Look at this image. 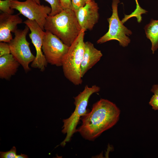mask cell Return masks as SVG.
Instances as JSON below:
<instances>
[{
	"label": "cell",
	"mask_w": 158,
	"mask_h": 158,
	"mask_svg": "<svg viewBox=\"0 0 158 158\" xmlns=\"http://www.w3.org/2000/svg\"><path fill=\"white\" fill-rule=\"evenodd\" d=\"M120 110L113 102L101 99L92 110L81 117V126L77 129L85 139L94 141L104 132L114 126L119 120Z\"/></svg>",
	"instance_id": "cell-1"
},
{
	"label": "cell",
	"mask_w": 158,
	"mask_h": 158,
	"mask_svg": "<svg viewBox=\"0 0 158 158\" xmlns=\"http://www.w3.org/2000/svg\"><path fill=\"white\" fill-rule=\"evenodd\" d=\"M69 47L58 37L48 31H45L43 40L42 50L47 63L57 66L62 62Z\"/></svg>",
	"instance_id": "cell-8"
},
{
	"label": "cell",
	"mask_w": 158,
	"mask_h": 158,
	"mask_svg": "<svg viewBox=\"0 0 158 158\" xmlns=\"http://www.w3.org/2000/svg\"><path fill=\"white\" fill-rule=\"evenodd\" d=\"M10 0H0V10L3 13L8 14H13L14 9L11 8L10 5Z\"/></svg>",
	"instance_id": "cell-16"
},
{
	"label": "cell",
	"mask_w": 158,
	"mask_h": 158,
	"mask_svg": "<svg viewBox=\"0 0 158 158\" xmlns=\"http://www.w3.org/2000/svg\"><path fill=\"white\" fill-rule=\"evenodd\" d=\"M151 91L154 94L158 95V84L152 86L151 90Z\"/></svg>",
	"instance_id": "cell-22"
},
{
	"label": "cell",
	"mask_w": 158,
	"mask_h": 158,
	"mask_svg": "<svg viewBox=\"0 0 158 158\" xmlns=\"http://www.w3.org/2000/svg\"><path fill=\"white\" fill-rule=\"evenodd\" d=\"M19 14H8L3 13L0 15V42L9 43L12 40L11 32L18 29L17 25L23 23Z\"/></svg>",
	"instance_id": "cell-11"
},
{
	"label": "cell",
	"mask_w": 158,
	"mask_h": 158,
	"mask_svg": "<svg viewBox=\"0 0 158 158\" xmlns=\"http://www.w3.org/2000/svg\"><path fill=\"white\" fill-rule=\"evenodd\" d=\"M146 37L151 42V50L153 54L158 49V20L151 19L145 27Z\"/></svg>",
	"instance_id": "cell-14"
},
{
	"label": "cell",
	"mask_w": 158,
	"mask_h": 158,
	"mask_svg": "<svg viewBox=\"0 0 158 158\" xmlns=\"http://www.w3.org/2000/svg\"><path fill=\"white\" fill-rule=\"evenodd\" d=\"M136 4V7L135 10L137 11H141L142 9V8L140 6L138 0H135Z\"/></svg>",
	"instance_id": "cell-23"
},
{
	"label": "cell",
	"mask_w": 158,
	"mask_h": 158,
	"mask_svg": "<svg viewBox=\"0 0 158 158\" xmlns=\"http://www.w3.org/2000/svg\"><path fill=\"white\" fill-rule=\"evenodd\" d=\"M23 23L28 27L30 30L29 37L36 51L35 58L32 62L31 66L43 71L47 63L42 50L43 40L45 32L44 31L35 20L28 19Z\"/></svg>",
	"instance_id": "cell-9"
},
{
	"label": "cell",
	"mask_w": 158,
	"mask_h": 158,
	"mask_svg": "<svg viewBox=\"0 0 158 158\" xmlns=\"http://www.w3.org/2000/svg\"><path fill=\"white\" fill-rule=\"evenodd\" d=\"M29 29L26 25L23 30L17 29L14 33V38L9 43L11 54L26 72L30 70L29 64L35 57L31 51L30 43L26 38Z\"/></svg>",
	"instance_id": "cell-6"
},
{
	"label": "cell",
	"mask_w": 158,
	"mask_h": 158,
	"mask_svg": "<svg viewBox=\"0 0 158 158\" xmlns=\"http://www.w3.org/2000/svg\"><path fill=\"white\" fill-rule=\"evenodd\" d=\"M37 4H40V0H34ZM48 3L51 8V13L49 15L54 16L59 13L63 9L61 8L58 0H44Z\"/></svg>",
	"instance_id": "cell-15"
},
{
	"label": "cell",
	"mask_w": 158,
	"mask_h": 158,
	"mask_svg": "<svg viewBox=\"0 0 158 158\" xmlns=\"http://www.w3.org/2000/svg\"><path fill=\"white\" fill-rule=\"evenodd\" d=\"M100 90V88L95 85L91 87L86 85L84 90L76 97H74L75 110L68 118L63 120V125L62 127V133L66 134V136L61 145L64 146L66 142H69L73 134L77 132L76 128L82 116L87 112V107L89 99L94 93Z\"/></svg>",
	"instance_id": "cell-4"
},
{
	"label": "cell",
	"mask_w": 158,
	"mask_h": 158,
	"mask_svg": "<svg viewBox=\"0 0 158 158\" xmlns=\"http://www.w3.org/2000/svg\"><path fill=\"white\" fill-rule=\"evenodd\" d=\"M92 0H71L73 10L75 12L84 6L87 2Z\"/></svg>",
	"instance_id": "cell-17"
},
{
	"label": "cell",
	"mask_w": 158,
	"mask_h": 158,
	"mask_svg": "<svg viewBox=\"0 0 158 158\" xmlns=\"http://www.w3.org/2000/svg\"><path fill=\"white\" fill-rule=\"evenodd\" d=\"M11 8L18 11L28 19L35 20L44 30L46 19L51 11V7L37 4L34 0L20 1L10 0Z\"/></svg>",
	"instance_id": "cell-7"
},
{
	"label": "cell",
	"mask_w": 158,
	"mask_h": 158,
	"mask_svg": "<svg viewBox=\"0 0 158 158\" xmlns=\"http://www.w3.org/2000/svg\"><path fill=\"white\" fill-rule=\"evenodd\" d=\"M120 2L119 0H112V14L107 19L109 23L108 30L97 40V44H101L115 40L118 41L121 46L125 47L130 43L131 40L128 36L131 35L132 32L123 25L118 17V7Z\"/></svg>",
	"instance_id": "cell-5"
},
{
	"label": "cell",
	"mask_w": 158,
	"mask_h": 158,
	"mask_svg": "<svg viewBox=\"0 0 158 158\" xmlns=\"http://www.w3.org/2000/svg\"><path fill=\"white\" fill-rule=\"evenodd\" d=\"M102 54L100 50L96 48L91 42H85V50L80 66L82 78L87 72L100 59Z\"/></svg>",
	"instance_id": "cell-12"
},
{
	"label": "cell",
	"mask_w": 158,
	"mask_h": 158,
	"mask_svg": "<svg viewBox=\"0 0 158 158\" xmlns=\"http://www.w3.org/2000/svg\"><path fill=\"white\" fill-rule=\"evenodd\" d=\"M28 157L27 155L22 154H21L20 155H17L16 157V158H27Z\"/></svg>",
	"instance_id": "cell-24"
},
{
	"label": "cell",
	"mask_w": 158,
	"mask_h": 158,
	"mask_svg": "<svg viewBox=\"0 0 158 158\" xmlns=\"http://www.w3.org/2000/svg\"><path fill=\"white\" fill-rule=\"evenodd\" d=\"M149 104L154 110H158V95L154 94L151 97L149 102Z\"/></svg>",
	"instance_id": "cell-20"
},
{
	"label": "cell",
	"mask_w": 158,
	"mask_h": 158,
	"mask_svg": "<svg viewBox=\"0 0 158 158\" xmlns=\"http://www.w3.org/2000/svg\"><path fill=\"white\" fill-rule=\"evenodd\" d=\"M99 9L97 3L92 0L75 12L82 29L86 31L92 29L99 18Z\"/></svg>",
	"instance_id": "cell-10"
},
{
	"label": "cell",
	"mask_w": 158,
	"mask_h": 158,
	"mask_svg": "<svg viewBox=\"0 0 158 158\" xmlns=\"http://www.w3.org/2000/svg\"><path fill=\"white\" fill-rule=\"evenodd\" d=\"M44 29L56 36L65 44L70 46L77 38L82 29L75 13L71 9L63 10L46 19Z\"/></svg>",
	"instance_id": "cell-2"
},
{
	"label": "cell",
	"mask_w": 158,
	"mask_h": 158,
	"mask_svg": "<svg viewBox=\"0 0 158 158\" xmlns=\"http://www.w3.org/2000/svg\"><path fill=\"white\" fill-rule=\"evenodd\" d=\"M82 29L80 32L73 43L64 58L62 64L65 77L76 85L82 83L80 66L85 50V32Z\"/></svg>",
	"instance_id": "cell-3"
},
{
	"label": "cell",
	"mask_w": 158,
	"mask_h": 158,
	"mask_svg": "<svg viewBox=\"0 0 158 158\" xmlns=\"http://www.w3.org/2000/svg\"><path fill=\"white\" fill-rule=\"evenodd\" d=\"M11 54L9 43L4 42H0V57Z\"/></svg>",
	"instance_id": "cell-19"
},
{
	"label": "cell",
	"mask_w": 158,
	"mask_h": 158,
	"mask_svg": "<svg viewBox=\"0 0 158 158\" xmlns=\"http://www.w3.org/2000/svg\"><path fill=\"white\" fill-rule=\"evenodd\" d=\"M17 155L16 148L15 146L8 151L0 152L1 158H16Z\"/></svg>",
	"instance_id": "cell-18"
},
{
	"label": "cell",
	"mask_w": 158,
	"mask_h": 158,
	"mask_svg": "<svg viewBox=\"0 0 158 158\" xmlns=\"http://www.w3.org/2000/svg\"><path fill=\"white\" fill-rule=\"evenodd\" d=\"M20 64L11 54L0 57V78L8 80L14 75Z\"/></svg>",
	"instance_id": "cell-13"
},
{
	"label": "cell",
	"mask_w": 158,
	"mask_h": 158,
	"mask_svg": "<svg viewBox=\"0 0 158 158\" xmlns=\"http://www.w3.org/2000/svg\"><path fill=\"white\" fill-rule=\"evenodd\" d=\"M60 5L63 9H73L71 2V0H58Z\"/></svg>",
	"instance_id": "cell-21"
}]
</instances>
